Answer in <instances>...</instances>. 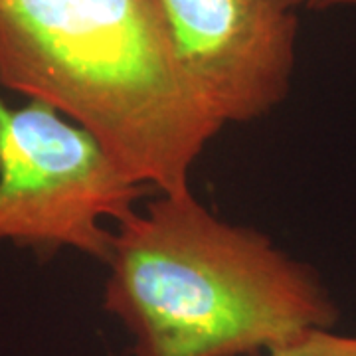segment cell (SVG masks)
Segmentation results:
<instances>
[{"instance_id": "7a4b0ae2", "label": "cell", "mask_w": 356, "mask_h": 356, "mask_svg": "<svg viewBox=\"0 0 356 356\" xmlns=\"http://www.w3.org/2000/svg\"><path fill=\"white\" fill-rule=\"evenodd\" d=\"M119 222L103 307L133 339V356H255L339 309L313 267L266 234L228 224L192 191L159 192Z\"/></svg>"}, {"instance_id": "8992f818", "label": "cell", "mask_w": 356, "mask_h": 356, "mask_svg": "<svg viewBox=\"0 0 356 356\" xmlns=\"http://www.w3.org/2000/svg\"><path fill=\"white\" fill-rule=\"evenodd\" d=\"M356 0H305L307 8L311 10H331L341 6H355Z\"/></svg>"}, {"instance_id": "3957f363", "label": "cell", "mask_w": 356, "mask_h": 356, "mask_svg": "<svg viewBox=\"0 0 356 356\" xmlns=\"http://www.w3.org/2000/svg\"><path fill=\"white\" fill-rule=\"evenodd\" d=\"M149 191L50 105L0 97V242L74 248L105 264L113 232L103 222H121Z\"/></svg>"}, {"instance_id": "5b68a950", "label": "cell", "mask_w": 356, "mask_h": 356, "mask_svg": "<svg viewBox=\"0 0 356 356\" xmlns=\"http://www.w3.org/2000/svg\"><path fill=\"white\" fill-rule=\"evenodd\" d=\"M266 353L267 356H356V337L334 334L331 329H309Z\"/></svg>"}, {"instance_id": "277c9868", "label": "cell", "mask_w": 356, "mask_h": 356, "mask_svg": "<svg viewBox=\"0 0 356 356\" xmlns=\"http://www.w3.org/2000/svg\"><path fill=\"white\" fill-rule=\"evenodd\" d=\"M178 62L226 123L280 105L291 86L305 0H159Z\"/></svg>"}, {"instance_id": "6da1fadb", "label": "cell", "mask_w": 356, "mask_h": 356, "mask_svg": "<svg viewBox=\"0 0 356 356\" xmlns=\"http://www.w3.org/2000/svg\"><path fill=\"white\" fill-rule=\"evenodd\" d=\"M0 86L50 105L166 194L191 191L224 127L178 62L159 0H0Z\"/></svg>"}]
</instances>
